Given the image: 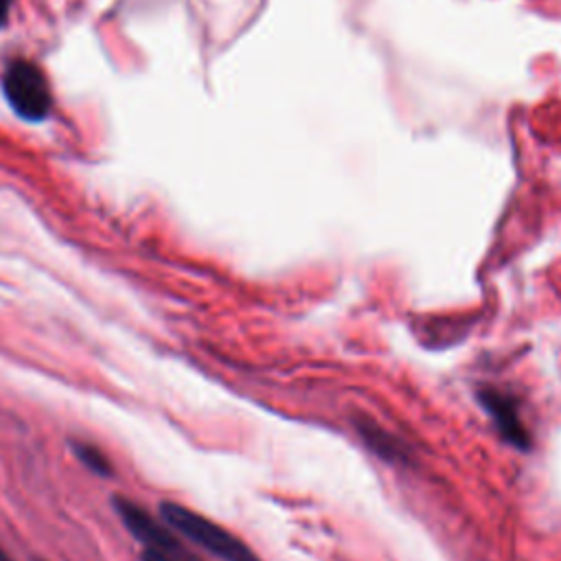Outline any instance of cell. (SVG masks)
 Segmentation results:
<instances>
[{
    "mask_svg": "<svg viewBox=\"0 0 561 561\" xmlns=\"http://www.w3.org/2000/svg\"><path fill=\"white\" fill-rule=\"evenodd\" d=\"M68 449L94 476H101V478L114 476V465H112L110 456L99 445H94L90 440H81V438H68Z\"/></svg>",
    "mask_w": 561,
    "mask_h": 561,
    "instance_id": "cell-6",
    "label": "cell"
},
{
    "mask_svg": "<svg viewBox=\"0 0 561 561\" xmlns=\"http://www.w3.org/2000/svg\"><path fill=\"white\" fill-rule=\"evenodd\" d=\"M140 561H193L188 559L182 548L175 550H160V548H142Z\"/></svg>",
    "mask_w": 561,
    "mask_h": 561,
    "instance_id": "cell-7",
    "label": "cell"
},
{
    "mask_svg": "<svg viewBox=\"0 0 561 561\" xmlns=\"http://www.w3.org/2000/svg\"><path fill=\"white\" fill-rule=\"evenodd\" d=\"M357 434L364 438L368 449H373L379 458L383 460H405V447L399 443L397 436L386 432L381 425L373 421H359L357 423Z\"/></svg>",
    "mask_w": 561,
    "mask_h": 561,
    "instance_id": "cell-5",
    "label": "cell"
},
{
    "mask_svg": "<svg viewBox=\"0 0 561 561\" xmlns=\"http://www.w3.org/2000/svg\"><path fill=\"white\" fill-rule=\"evenodd\" d=\"M0 561H13V559H11V554L7 552V548H4L2 543H0Z\"/></svg>",
    "mask_w": 561,
    "mask_h": 561,
    "instance_id": "cell-9",
    "label": "cell"
},
{
    "mask_svg": "<svg viewBox=\"0 0 561 561\" xmlns=\"http://www.w3.org/2000/svg\"><path fill=\"white\" fill-rule=\"evenodd\" d=\"M35 561H42V559H35Z\"/></svg>",
    "mask_w": 561,
    "mask_h": 561,
    "instance_id": "cell-10",
    "label": "cell"
},
{
    "mask_svg": "<svg viewBox=\"0 0 561 561\" xmlns=\"http://www.w3.org/2000/svg\"><path fill=\"white\" fill-rule=\"evenodd\" d=\"M112 506H114L121 524L145 548H160V550H175V548H180L175 530H171L162 519H156L145 506H140L131 497L114 495L112 497Z\"/></svg>",
    "mask_w": 561,
    "mask_h": 561,
    "instance_id": "cell-3",
    "label": "cell"
},
{
    "mask_svg": "<svg viewBox=\"0 0 561 561\" xmlns=\"http://www.w3.org/2000/svg\"><path fill=\"white\" fill-rule=\"evenodd\" d=\"M2 90L11 107L26 121H42L48 116L53 99L44 72L24 59L11 61L2 75Z\"/></svg>",
    "mask_w": 561,
    "mask_h": 561,
    "instance_id": "cell-2",
    "label": "cell"
},
{
    "mask_svg": "<svg viewBox=\"0 0 561 561\" xmlns=\"http://www.w3.org/2000/svg\"><path fill=\"white\" fill-rule=\"evenodd\" d=\"M158 517L175 533L184 535L213 557L221 561H261L259 554L237 535H232L221 524L213 522L210 517L178 504L173 500H162L158 504Z\"/></svg>",
    "mask_w": 561,
    "mask_h": 561,
    "instance_id": "cell-1",
    "label": "cell"
},
{
    "mask_svg": "<svg viewBox=\"0 0 561 561\" xmlns=\"http://www.w3.org/2000/svg\"><path fill=\"white\" fill-rule=\"evenodd\" d=\"M9 7H11V0H0V24L7 20Z\"/></svg>",
    "mask_w": 561,
    "mask_h": 561,
    "instance_id": "cell-8",
    "label": "cell"
},
{
    "mask_svg": "<svg viewBox=\"0 0 561 561\" xmlns=\"http://www.w3.org/2000/svg\"><path fill=\"white\" fill-rule=\"evenodd\" d=\"M478 399L486 408L493 423L497 425V432L502 434V438L508 440L511 445L519 447V449H528L530 436H528V432H526V427L519 419L517 403L511 397H506L497 390H489V388L480 390Z\"/></svg>",
    "mask_w": 561,
    "mask_h": 561,
    "instance_id": "cell-4",
    "label": "cell"
}]
</instances>
